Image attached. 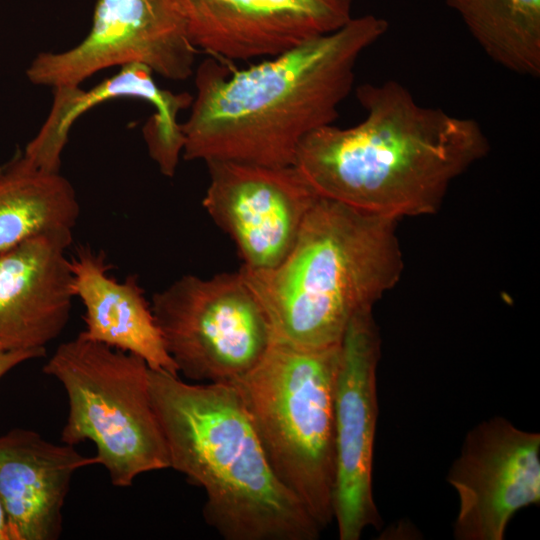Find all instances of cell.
<instances>
[{"mask_svg": "<svg viewBox=\"0 0 540 540\" xmlns=\"http://www.w3.org/2000/svg\"><path fill=\"white\" fill-rule=\"evenodd\" d=\"M356 97L360 123L320 127L297 148L293 165L320 196L397 221L431 215L490 150L477 121L423 106L394 80L360 85Z\"/></svg>", "mask_w": 540, "mask_h": 540, "instance_id": "2", "label": "cell"}, {"mask_svg": "<svg viewBox=\"0 0 540 540\" xmlns=\"http://www.w3.org/2000/svg\"><path fill=\"white\" fill-rule=\"evenodd\" d=\"M98 464L74 446L15 428L0 436V501L11 540H57L72 477Z\"/></svg>", "mask_w": 540, "mask_h": 540, "instance_id": "14", "label": "cell"}, {"mask_svg": "<svg viewBox=\"0 0 540 540\" xmlns=\"http://www.w3.org/2000/svg\"><path fill=\"white\" fill-rule=\"evenodd\" d=\"M447 482L459 509L456 540H503L521 509L540 503V434L501 416L474 426L451 465Z\"/></svg>", "mask_w": 540, "mask_h": 540, "instance_id": "11", "label": "cell"}, {"mask_svg": "<svg viewBox=\"0 0 540 540\" xmlns=\"http://www.w3.org/2000/svg\"><path fill=\"white\" fill-rule=\"evenodd\" d=\"M496 64L540 76V0H446Z\"/></svg>", "mask_w": 540, "mask_h": 540, "instance_id": "18", "label": "cell"}, {"mask_svg": "<svg viewBox=\"0 0 540 540\" xmlns=\"http://www.w3.org/2000/svg\"><path fill=\"white\" fill-rule=\"evenodd\" d=\"M4 168H5V165H0V173L3 171Z\"/></svg>", "mask_w": 540, "mask_h": 540, "instance_id": "21", "label": "cell"}, {"mask_svg": "<svg viewBox=\"0 0 540 540\" xmlns=\"http://www.w3.org/2000/svg\"><path fill=\"white\" fill-rule=\"evenodd\" d=\"M206 164L210 181L202 205L234 242L241 267L266 270L278 265L320 195L294 165Z\"/></svg>", "mask_w": 540, "mask_h": 540, "instance_id": "10", "label": "cell"}, {"mask_svg": "<svg viewBox=\"0 0 540 540\" xmlns=\"http://www.w3.org/2000/svg\"><path fill=\"white\" fill-rule=\"evenodd\" d=\"M45 355L46 350H0V379L17 365Z\"/></svg>", "mask_w": 540, "mask_h": 540, "instance_id": "19", "label": "cell"}, {"mask_svg": "<svg viewBox=\"0 0 540 540\" xmlns=\"http://www.w3.org/2000/svg\"><path fill=\"white\" fill-rule=\"evenodd\" d=\"M381 339L372 308L357 312L340 343L334 382L333 518L340 540H359L382 520L372 486Z\"/></svg>", "mask_w": 540, "mask_h": 540, "instance_id": "9", "label": "cell"}, {"mask_svg": "<svg viewBox=\"0 0 540 540\" xmlns=\"http://www.w3.org/2000/svg\"><path fill=\"white\" fill-rule=\"evenodd\" d=\"M152 74L147 66L130 63L90 90L79 86L55 87L48 117L26 146L22 160L38 171L59 173L61 155L73 123L92 107L118 98H136L154 106L156 112L142 130L148 152L159 159L176 157L185 142L177 115L191 106L193 97L186 92L175 94L161 89Z\"/></svg>", "mask_w": 540, "mask_h": 540, "instance_id": "15", "label": "cell"}, {"mask_svg": "<svg viewBox=\"0 0 540 540\" xmlns=\"http://www.w3.org/2000/svg\"><path fill=\"white\" fill-rule=\"evenodd\" d=\"M72 287L84 308L86 338L142 358L150 369L179 375L137 276L108 274L106 254L79 246L70 259Z\"/></svg>", "mask_w": 540, "mask_h": 540, "instance_id": "16", "label": "cell"}, {"mask_svg": "<svg viewBox=\"0 0 540 540\" xmlns=\"http://www.w3.org/2000/svg\"><path fill=\"white\" fill-rule=\"evenodd\" d=\"M152 312L178 373L230 383L249 372L274 341L267 314L241 272L184 275L154 293Z\"/></svg>", "mask_w": 540, "mask_h": 540, "instance_id": "7", "label": "cell"}, {"mask_svg": "<svg viewBox=\"0 0 540 540\" xmlns=\"http://www.w3.org/2000/svg\"><path fill=\"white\" fill-rule=\"evenodd\" d=\"M147 363L81 333L60 344L43 372L64 388L68 414L61 441H91L111 483L126 488L141 474L170 468L155 414Z\"/></svg>", "mask_w": 540, "mask_h": 540, "instance_id": "6", "label": "cell"}, {"mask_svg": "<svg viewBox=\"0 0 540 540\" xmlns=\"http://www.w3.org/2000/svg\"><path fill=\"white\" fill-rule=\"evenodd\" d=\"M0 540H11L6 515L0 501Z\"/></svg>", "mask_w": 540, "mask_h": 540, "instance_id": "20", "label": "cell"}, {"mask_svg": "<svg viewBox=\"0 0 540 540\" xmlns=\"http://www.w3.org/2000/svg\"><path fill=\"white\" fill-rule=\"evenodd\" d=\"M73 230L34 235L0 252V350H46L69 322Z\"/></svg>", "mask_w": 540, "mask_h": 540, "instance_id": "13", "label": "cell"}, {"mask_svg": "<svg viewBox=\"0 0 540 540\" xmlns=\"http://www.w3.org/2000/svg\"><path fill=\"white\" fill-rule=\"evenodd\" d=\"M396 223L319 196L278 265L241 267L274 339L307 348L339 345L352 317L373 308L400 280Z\"/></svg>", "mask_w": 540, "mask_h": 540, "instance_id": "4", "label": "cell"}, {"mask_svg": "<svg viewBox=\"0 0 540 540\" xmlns=\"http://www.w3.org/2000/svg\"><path fill=\"white\" fill-rule=\"evenodd\" d=\"M195 54L178 0H97L87 36L69 50L39 53L26 75L35 85L79 86L106 68L139 63L185 80Z\"/></svg>", "mask_w": 540, "mask_h": 540, "instance_id": "8", "label": "cell"}, {"mask_svg": "<svg viewBox=\"0 0 540 540\" xmlns=\"http://www.w3.org/2000/svg\"><path fill=\"white\" fill-rule=\"evenodd\" d=\"M340 344L307 348L275 340L230 382L282 484L323 529L333 518L334 382Z\"/></svg>", "mask_w": 540, "mask_h": 540, "instance_id": "5", "label": "cell"}, {"mask_svg": "<svg viewBox=\"0 0 540 540\" xmlns=\"http://www.w3.org/2000/svg\"><path fill=\"white\" fill-rule=\"evenodd\" d=\"M387 29L385 19L363 15L243 70L203 60L181 124L184 159L293 165L302 139L338 118L358 58Z\"/></svg>", "mask_w": 540, "mask_h": 540, "instance_id": "1", "label": "cell"}, {"mask_svg": "<svg viewBox=\"0 0 540 540\" xmlns=\"http://www.w3.org/2000/svg\"><path fill=\"white\" fill-rule=\"evenodd\" d=\"M170 468L201 487L205 522L226 540H316L322 528L282 484L232 383L149 371Z\"/></svg>", "mask_w": 540, "mask_h": 540, "instance_id": "3", "label": "cell"}, {"mask_svg": "<svg viewBox=\"0 0 540 540\" xmlns=\"http://www.w3.org/2000/svg\"><path fill=\"white\" fill-rule=\"evenodd\" d=\"M80 205L72 184L59 173L38 171L21 157L0 173V252L44 232L73 230Z\"/></svg>", "mask_w": 540, "mask_h": 540, "instance_id": "17", "label": "cell"}, {"mask_svg": "<svg viewBox=\"0 0 540 540\" xmlns=\"http://www.w3.org/2000/svg\"><path fill=\"white\" fill-rule=\"evenodd\" d=\"M192 45L229 60L275 57L352 19V0H178Z\"/></svg>", "mask_w": 540, "mask_h": 540, "instance_id": "12", "label": "cell"}]
</instances>
